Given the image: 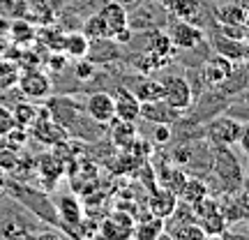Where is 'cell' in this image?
<instances>
[{"label":"cell","mask_w":249,"mask_h":240,"mask_svg":"<svg viewBox=\"0 0 249 240\" xmlns=\"http://www.w3.org/2000/svg\"><path fill=\"white\" fill-rule=\"evenodd\" d=\"M18 90L23 92V97L30 99V102H39V99H46L51 95V79L49 74L42 72L39 67H23L21 74H18Z\"/></svg>","instance_id":"obj_1"},{"label":"cell","mask_w":249,"mask_h":240,"mask_svg":"<svg viewBox=\"0 0 249 240\" xmlns=\"http://www.w3.org/2000/svg\"><path fill=\"white\" fill-rule=\"evenodd\" d=\"M161 99L176 111H187L194 102V90L185 76H169L161 81Z\"/></svg>","instance_id":"obj_2"},{"label":"cell","mask_w":249,"mask_h":240,"mask_svg":"<svg viewBox=\"0 0 249 240\" xmlns=\"http://www.w3.org/2000/svg\"><path fill=\"white\" fill-rule=\"evenodd\" d=\"M37 141H42L44 146H60V141H65L67 134L62 132V125H58L53 120V116L49 113V109H39L35 123L28 127Z\"/></svg>","instance_id":"obj_3"},{"label":"cell","mask_w":249,"mask_h":240,"mask_svg":"<svg viewBox=\"0 0 249 240\" xmlns=\"http://www.w3.org/2000/svg\"><path fill=\"white\" fill-rule=\"evenodd\" d=\"M242 134V123H238L235 118H217L214 123L208 127V139L217 146V148H231L238 143Z\"/></svg>","instance_id":"obj_4"},{"label":"cell","mask_w":249,"mask_h":240,"mask_svg":"<svg viewBox=\"0 0 249 240\" xmlns=\"http://www.w3.org/2000/svg\"><path fill=\"white\" fill-rule=\"evenodd\" d=\"M134 220L129 213L124 210H116L111 215L108 220L102 222V226L97 229V233L102 238H108V240H124V238H132L134 236Z\"/></svg>","instance_id":"obj_5"},{"label":"cell","mask_w":249,"mask_h":240,"mask_svg":"<svg viewBox=\"0 0 249 240\" xmlns=\"http://www.w3.org/2000/svg\"><path fill=\"white\" fill-rule=\"evenodd\" d=\"M203 30L196 28L192 21H176L169 28V39L176 49H194L203 42Z\"/></svg>","instance_id":"obj_6"},{"label":"cell","mask_w":249,"mask_h":240,"mask_svg":"<svg viewBox=\"0 0 249 240\" xmlns=\"http://www.w3.org/2000/svg\"><path fill=\"white\" fill-rule=\"evenodd\" d=\"M86 113H88L95 123H111L116 118V104H113V95H108L104 90L92 92L86 99Z\"/></svg>","instance_id":"obj_7"},{"label":"cell","mask_w":249,"mask_h":240,"mask_svg":"<svg viewBox=\"0 0 249 240\" xmlns=\"http://www.w3.org/2000/svg\"><path fill=\"white\" fill-rule=\"evenodd\" d=\"M141 118L152 125H173L180 118V111L169 107L164 99L141 102Z\"/></svg>","instance_id":"obj_8"},{"label":"cell","mask_w":249,"mask_h":240,"mask_svg":"<svg viewBox=\"0 0 249 240\" xmlns=\"http://www.w3.org/2000/svg\"><path fill=\"white\" fill-rule=\"evenodd\" d=\"M233 74V60H229L226 55L214 54L213 58H208L203 62V81L208 86H222L226 79H231Z\"/></svg>","instance_id":"obj_9"},{"label":"cell","mask_w":249,"mask_h":240,"mask_svg":"<svg viewBox=\"0 0 249 240\" xmlns=\"http://www.w3.org/2000/svg\"><path fill=\"white\" fill-rule=\"evenodd\" d=\"M113 104H116V118H120V120L136 123L141 118V102L134 95V90H127L124 86H120L113 95Z\"/></svg>","instance_id":"obj_10"},{"label":"cell","mask_w":249,"mask_h":240,"mask_svg":"<svg viewBox=\"0 0 249 240\" xmlns=\"http://www.w3.org/2000/svg\"><path fill=\"white\" fill-rule=\"evenodd\" d=\"M213 46L219 55H226V58L233 62L249 58V44L245 39H231V37H226L219 33V35L213 37Z\"/></svg>","instance_id":"obj_11"},{"label":"cell","mask_w":249,"mask_h":240,"mask_svg":"<svg viewBox=\"0 0 249 240\" xmlns=\"http://www.w3.org/2000/svg\"><path fill=\"white\" fill-rule=\"evenodd\" d=\"M178 203H180L178 194L166 189V187L155 189L150 194V213L161 217V220H171V217H173V210L178 208Z\"/></svg>","instance_id":"obj_12"},{"label":"cell","mask_w":249,"mask_h":240,"mask_svg":"<svg viewBox=\"0 0 249 240\" xmlns=\"http://www.w3.org/2000/svg\"><path fill=\"white\" fill-rule=\"evenodd\" d=\"M166 233V220H161L157 215H143L134 222V236L132 238H139V240H157L160 236Z\"/></svg>","instance_id":"obj_13"},{"label":"cell","mask_w":249,"mask_h":240,"mask_svg":"<svg viewBox=\"0 0 249 240\" xmlns=\"http://www.w3.org/2000/svg\"><path fill=\"white\" fill-rule=\"evenodd\" d=\"M111 139L118 148H132L136 139H139V132H136V125L132 120H120V118H113L111 120Z\"/></svg>","instance_id":"obj_14"},{"label":"cell","mask_w":249,"mask_h":240,"mask_svg":"<svg viewBox=\"0 0 249 240\" xmlns=\"http://www.w3.org/2000/svg\"><path fill=\"white\" fill-rule=\"evenodd\" d=\"M99 17L104 18V23L108 26V30H111V35L116 33V30H120V28L129 26V18H127V9L118 2V0H113V2H107L104 7L99 9ZM111 39V37H108Z\"/></svg>","instance_id":"obj_15"},{"label":"cell","mask_w":249,"mask_h":240,"mask_svg":"<svg viewBox=\"0 0 249 240\" xmlns=\"http://www.w3.org/2000/svg\"><path fill=\"white\" fill-rule=\"evenodd\" d=\"M58 215H60L62 224H70V226H79L83 220V208H81L79 199L74 194H65L58 199Z\"/></svg>","instance_id":"obj_16"},{"label":"cell","mask_w":249,"mask_h":240,"mask_svg":"<svg viewBox=\"0 0 249 240\" xmlns=\"http://www.w3.org/2000/svg\"><path fill=\"white\" fill-rule=\"evenodd\" d=\"M62 54L71 58V60H79V58H86L90 51V39L83 33H70V35L62 37Z\"/></svg>","instance_id":"obj_17"},{"label":"cell","mask_w":249,"mask_h":240,"mask_svg":"<svg viewBox=\"0 0 249 240\" xmlns=\"http://www.w3.org/2000/svg\"><path fill=\"white\" fill-rule=\"evenodd\" d=\"M205 196H208V187L196 178H185V183H182L178 192V199L187 205H196L198 201H203Z\"/></svg>","instance_id":"obj_18"},{"label":"cell","mask_w":249,"mask_h":240,"mask_svg":"<svg viewBox=\"0 0 249 240\" xmlns=\"http://www.w3.org/2000/svg\"><path fill=\"white\" fill-rule=\"evenodd\" d=\"M214 17H217V23H229V26H245L247 23V12L238 2L219 7L214 12Z\"/></svg>","instance_id":"obj_19"},{"label":"cell","mask_w":249,"mask_h":240,"mask_svg":"<svg viewBox=\"0 0 249 240\" xmlns=\"http://www.w3.org/2000/svg\"><path fill=\"white\" fill-rule=\"evenodd\" d=\"M169 9L180 21H194L201 12V0H173V5Z\"/></svg>","instance_id":"obj_20"},{"label":"cell","mask_w":249,"mask_h":240,"mask_svg":"<svg viewBox=\"0 0 249 240\" xmlns=\"http://www.w3.org/2000/svg\"><path fill=\"white\" fill-rule=\"evenodd\" d=\"M134 95L139 102H152V99H161V81L155 79H141L134 86Z\"/></svg>","instance_id":"obj_21"},{"label":"cell","mask_w":249,"mask_h":240,"mask_svg":"<svg viewBox=\"0 0 249 240\" xmlns=\"http://www.w3.org/2000/svg\"><path fill=\"white\" fill-rule=\"evenodd\" d=\"M18 74L21 67L17 62L7 60V58H0V90H9L18 83Z\"/></svg>","instance_id":"obj_22"},{"label":"cell","mask_w":249,"mask_h":240,"mask_svg":"<svg viewBox=\"0 0 249 240\" xmlns=\"http://www.w3.org/2000/svg\"><path fill=\"white\" fill-rule=\"evenodd\" d=\"M12 113H14V123L18 125V127H30V125L35 123L37 113H39V109L28 99V102H21V104H17V107L12 109Z\"/></svg>","instance_id":"obj_23"},{"label":"cell","mask_w":249,"mask_h":240,"mask_svg":"<svg viewBox=\"0 0 249 240\" xmlns=\"http://www.w3.org/2000/svg\"><path fill=\"white\" fill-rule=\"evenodd\" d=\"M17 44H28L35 39V28L28 23L26 18H17L14 23H9V33H7Z\"/></svg>","instance_id":"obj_24"},{"label":"cell","mask_w":249,"mask_h":240,"mask_svg":"<svg viewBox=\"0 0 249 240\" xmlns=\"http://www.w3.org/2000/svg\"><path fill=\"white\" fill-rule=\"evenodd\" d=\"M83 35L88 37V39H108L111 37V30L108 26L104 23V18L95 14V17H90L86 21V26H83Z\"/></svg>","instance_id":"obj_25"},{"label":"cell","mask_w":249,"mask_h":240,"mask_svg":"<svg viewBox=\"0 0 249 240\" xmlns=\"http://www.w3.org/2000/svg\"><path fill=\"white\" fill-rule=\"evenodd\" d=\"M173 238H178V240H201V238H205V231L201 229V224L198 222H185L173 231Z\"/></svg>","instance_id":"obj_26"},{"label":"cell","mask_w":249,"mask_h":240,"mask_svg":"<svg viewBox=\"0 0 249 240\" xmlns=\"http://www.w3.org/2000/svg\"><path fill=\"white\" fill-rule=\"evenodd\" d=\"M39 173L49 180H55L62 173V162L55 155H46V157L39 160Z\"/></svg>","instance_id":"obj_27"},{"label":"cell","mask_w":249,"mask_h":240,"mask_svg":"<svg viewBox=\"0 0 249 240\" xmlns=\"http://www.w3.org/2000/svg\"><path fill=\"white\" fill-rule=\"evenodd\" d=\"M150 51L157 55H164V58H169V51H171V39L169 35H155L150 39Z\"/></svg>","instance_id":"obj_28"},{"label":"cell","mask_w":249,"mask_h":240,"mask_svg":"<svg viewBox=\"0 0 249 240\" xmlns=\"http://www.w3.org/2000/svg\"><path fill=\"white\" fill-rule=\"evenodd\" d=\"M74 72H76V79L90 81L92 76H95V65H92L88 58H79V60H76V67H74Z\"/></svg>","instance_id":"obj_29"},{"label":"cell","mask_w":249,"mask_h":240,"mask_svg":"<svg viewBox=\"0 0 249 240\" xmlns=\"http://www.w3.org/2000/svg\"><path fill=\"white\" fill-rule=\"evenodd\" d=\"M14 113H12V109L5 107V104H0V139L5 136V134L14 127Z\"/></svg>","instance_id":"obj_30"},{"label":"cell","mask_w":249,"mask_h":240,"mask_svg":"<svg viewBox=\"0 0 249 240\" xmlns=\"http://www.w3.org/2000/svg\"><path fill=\"white\" fill-rule=\"evenodd\" d=\"M65 65H67V55L65 54H58V51H55V54H51L49 55V58H46V67H49V70L51 72H58V70H62V67H65Z\"/></svg>","instance_id":"obj_31"},{"label":"cell","mask_w":249,"mask_h":240,"mask_svg":"<svg viewBox=\"0 0 249 240\" xmlns=\"http://www.w3.org/2000/svg\"><path fill=\"white\" fill-rule=\"evenodd\" d=\"M155 141L157 143L171 141V125H155Z\"/></svg>","instance_id":"obj_32"},{"label":"cell","mask_w":249,"mask_h":240,"mask_svg":"<svg viewBox=\"0 0 249 240\" xmlns=\"http://www.w3.org/2000/svg\"><path fill=\"white\" fill-rule=\"evenodd\" d=\"M21 0H0V17L12 18L14 17V7H17Z\"/></svg>","instance_id":"obj_33"},{"label":"cell","mask_w":249,"mask_h":240,"mask_svg":"<svg viewBox=\"0 0 249 240\" xmlns=\"http://www.w3.org/2000/svg\"><path fill=\"white\" fill-rule=\"evenodd\" d=\"M111 39H113V42H120V44H127V42L132 39V30H129V26H124V28H120V30H116V33L111 35Z\"/></svg>","instance_id":"obj_34"},{"label":"cell","mask_w":249,"mask_h":240,"mask_svg":"<svg viewBox=\"0 0 249 240\" xmlns=\"http://www.w3.org/2000/svg\"><path fill=\"white\" fill-rule=\"evenodd\" d=\"M238 143H240V148L245 150V155H249V125H242V134H240V139H238Z\"/></svg>","instance_id":"obj_35"},{"label":"cell","mask_w":249,"mask_h":240,"mask_svg":"<svg viewBox=\"0 0 249 240\" xmlns=\"http://www.w3.org/2000/svg\"><path fill=\"white\" fill-rule=\"evenodd\" d=\"M235 2H238V5H240V7L249 14V0H235Z\"/></svg>","instance_id":"obj_36"},{"label":"cell","mask_w":249,"mask_h":240,"mask_svg":"<svg viewBox=\"0 0 249 240\" xmlns=\"http://www.w3.org/2000/svg\"><path fill=\"white\" fill-rule=\"evenodd\" d=\"M157 2H160L161 7H166V9H169L171 5H173V0H157Z\"/></svg>","instance_id":"obj_37"},{"label":"cell","mask_w":249,"mask_h":240,"mask_svg":"<svg viewBox=\"0 0 249 240\" xmlns=\"http://www.w3.org/2000/svg\"><path fill=\"white\" fill-rule=\"evenodd\" d=\"M245 208H247V217H249V199H247V203H245Z\"/></svg>","instance_id":"obj_38"}]
</instances>
